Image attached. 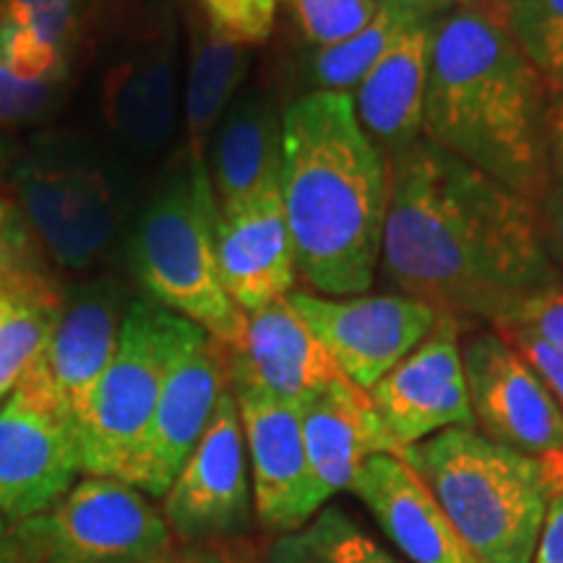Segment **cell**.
<instances>
[{"mask_svg":"<svg viewBox=\"0 0 563 563\" xmlns=\"http://www.w3.org/2000/svg\"><path fill=\"white\" fill-rule=\"evenodd\" d=\"M389 180L382 269L397 292L496 329L563 287L522 194L426 139L389 162Z\"/></svg>","mask_w":563,"mask_h":563,"instance_id":"6da1fadb","label":"cell"},{"mask_svg":"<svg viewBox=\"0 0 563 563\" xmlns=\"http://www.w3.org/2000/svg\"><path fill=\"white\" fill-rule=\"evenodd\" d=\"M389 162L365 136L350 91H308L282 112V203L311 292L363 295L382 266Z\"/></svg>","mask_w":563,"mask_h":563,"instance_id":"7a4b0ae2","label":"cell"},{"mask_svg":"<svg viewBox=\"0 0 563 563\" xmlns=\"http://www.w3.org/2000/svg\"><path fill=\"white\" fill-rule=\"evenodd\" d=\"M545 110L548 89L506 26L501 0L435 21L422 139L540 203L553 186Z\"/></svg>","mask_w":563,"mask_h":563,"instance_id":"3957f363","label":"cell"},{"mask_svg":"<svg viewBox=\"0 0 563 563\" xmlns=\"http://www.w3.org/2000/svg\"><path fill=\"white\" fill-rule=\"evenodd\" d=\"M399 456L428 485L477 561L532 563L545 517L538 456L490 441L477 428H449Z\"/></svg>","mask_w":563,"mask_h":563,"instance_id":"277c9868","label":"cell"},{"mask_svg":"<svg viewBox=\"0 0 563 563\" xmlns=\"http://www.w3.org/2000/svg\"><path fill=\"white\" fill-rule=\"evenodd\" d=\"M217 217L209 167L186 159L139 211L125 256L150 298L232 350L245 329V313L224 292L217 269Z\"/></svg>","mask_w":563,"mask_h":563,"instance_id":"5b68a950","label":"cell"},{"mask_svg":"<svg viewBox=\"0 0 563 563\" xmlns=\"http://www.w3.org/2000/svg\"><path fill=\"white\" fill-rule=\"evenodd\" d=\"M13 207L63 272L100 266L129 228L131 188L123 167L70 136H47L11 173Z\"/></svg>","mask_w":563,"mask_h":563,"instance_id":"8992f818","label":"cell"},{"mask_svg":"<svg viewBox=\"0 0 563 563\" xmlns=\"http://www.w3.org/2000/svg\"><path fill=\"white\" fill-rule=\"evenodd\" d=\"M207 332L154 298H139L123 319L115 355L81 422L84 475L121 477L144 439L175 363Z\"/></svg>","mask_w":563,"mask_h":563,"instance_id":"52a82bcc","label":"cell"},{"mask_svg":"<svg viewBox=\"0 0 563 563\" xmlns=\"http://www.w3.org/2000/svg\"><path fill=\"white\" fill-rule=\"evenodd\" d=\"M26 563H159L173 532L146 493L87 475L51 509L13 527Z\"/></svg>","mask_w":563,"mask_h":563,"instance_id":"ba28073f","label":"cell"},{"mask_svg":"<svg viewBox=\"0 0 563 563\" xmlns=\"http://www.w3.org/2000/svg\"><path fill=\"white\" fill-rule=\"evenodd\" d=\"M178 21L170 0H144L100 74V112L125 152L152 157L178 121Z\"/></svg>","mask_w":563,"mask_h":563,"instance_id":"9c48e42d","label":"cell"},{"mask_svg":"<svg viewBox=\"0 0 563 563\" xmlns=\"http://www.w3.org/2000/svg\"><path fill=\"white\" fill-rule=\"evenodd\" d=\"M79 431L40 357L0 407V517L11 527L47 511L76 485Z\"/></svg>","mask_w":563,"mask_h":563,"instance_id":"30bf717a","label":"cell"},{"mask_svg":"<svg viewBox=\"0 0 563 563\" xmlns=\"http://www.w3.org/2000/svg\"><path fill=\"white\" fill-rule=\"evenodd\" d=\"M162 517L173 538L188 545H222L256 522L249 449L232 386L220 397L199 446L165 493Z\"/></svg>","mask_w":563,"mask_h":563,"instance_id":"8fae6325","label":"cell"},{"mask_svg":"<svg viewBox=\"0 0 563 563\" xmlns=\"http://www.w3.org/2000/svg\"><path fill=\"white\" fill-rule=\"evenodd\" d=\"M287 298L334 357L342 376L365 391L405 361L439 319L431 306L402 292L327 298L292 290Z\"/></svg>","mask_w":563,"mask_h":563,"instance_id":"7c38bea8","label":"cell"},{"mask_svg":"<svg viewBox=\"0 0 563 563\" xmlns=\"http://www.w3.org/2000/svg\"><path fill=\"white\" fill-rule=\"evenodd\" d=\"M462 361L477 431L538 460L561 452V407L530 363L501 334L470 336L462 347Z\"/></svg>","mask_w":563,"mask_h":563,"instance_id":"4fadbf2b","label":"cell"},{"mask_svg":"<svg viewBox=\"0 0 563 563\" xmlns=\"http://www.w3.org/2000/svg\"><path fill=\"white\" fill-rule=\"evenodd\" d=\"M228 389V347L207 336L175 363L150 428L118 481L150 498H165L188 456L199 446L214 407Z\"/></svg>","mask_w":563,"mask_h":563,"instance_id":"5bb4252c","label":"cell"},{"mask_svg":"<svg viewBox=\"0 0 563 563\" xmlns=\"http://www.w3.org/2000/svg\"><path fill=\"white\" fill-rule=\"evenodd\" d=\"M368 394L399 449L449 428H475L460 347V321L439 313L431 334Z\"/></svg>","mask_w":563,"mask_h":563,"instance_id":"9a60e30c","label":"cell"},{"mask_svg":"<svg viewBox=\"0 0 563 563\" xmlns=\"http://www.w3.org/2000/svg\"><path fill=\"white\" fill-rule=\"evenodd\" d=\"M232 394L249 449L256 522L272 534L298 530L319 514L302 441L300 405L251 389H232Z\"/></svg>","mask_w":563,"mask_h":563,"instance_id":"2e32d148","label":"cell"},{"mask_svg":"<svg viewBox=\"0 0 563 563\" xmlns=\"http://www.w3.org/2000/svg\"><path fill=\"white\" fill-rule=\"evenodd\" d=\"M228 355L232 389L262 391L290 405H302L342 376L290 298L245 313L241 340Z\"/></svg>","mask_w":563,"mask_h":563,"instance_id":"e0dca14e","label":"cell"},{"mask_svg":"<svg viewBox=\"0 0 563 563\" xmlns=\"http://www.w3.org/2000/svg\"><path fill=\"white\" fill-rule=\"evenodd\" d=\"M214 249L224 292L243 313L287 298L298 279V264L282 188L220 211Z\"/></svg>","mask_w":563,"mask_h":563,"instance_id":"ac0fdd59","label":"cell"},{"mask_svg":"<svg viewBox=\"0 0 563 563\" xmlns=\"http://www.w3.org/2000/svg\"><path fill=\"white\" fill-rule=\"evenodd\" d=\"M302 441L313 477V504L321 511L352 481L371 456L402 454L371 394L340 376L300 405Z\"/></svg>","mask_w":563,"mask_h":563,"instance_id":"d6986e66","label":"cell"},{"mask_svg":"<svg viewBox=\"0 0 563 563\" xmlns=\"http://www.w3.org/2000/svg\"><path fill=\"white\" fill-rule=\"evenodd\" d=\"M125 313L129 308L123 306V287L115 279L76 287L66 298L51 344L40 355L55 397L76 431H81L97 384L115 355Z\"/></svg>","mask_w":563,"mask_h":563,"instance_id":"ffe728a7","label":"cell"},{"mask_svg":"<svg viewBox=\"0 0 563 563\" xmlns=\"http://www.w3.org/2000/svg\"><path fill=\"white\" fill-rule=\"evenodd\" d=\"M350 493L410 563H481L428 485L399 454L371 456Z\"/></svg>","mask_w":563,"mask_h":563,"instance_id":"44dd1931","label":"cell"},{"mask_svg":"<svg viewBox=\"0 0 563 563\" xmlns=\"http://www.w3.org/2000/svg\"><path fill=\"white\" fill-rule=\"evenodd\" d=\"M209 178L220 211L282 188V115L262 87L243 89L211 136Z\"/></svg>","mask_w":563,"mask_h":563,"instance_id":"7402d4cb","label":"cell"},{"mask_svg":"<svg viewBox=\"0 0 563 563\" xmlns=\"http://www.w3.org/2000/svg\"><path fill=\"white\" fill-rule=\"evenodd\" d=\"M433 26L435 21L422 24L394 42L352 95L361 129L382 150L386 162L397 159L422 139Z\"/></svg>","mask_w":563,"mask_h":563,"instance_id":"603a6c76","label":"cell"},{"mask_svg":"<svg viewBox=\"0 0 563 563\" xmlns=\"http://www.w3.org/2000/svg\"><path fill=\"white\" fill-rule=\"evenodd\" d=\"M253 63L251 47L214 34L203 24H191V55L186 76V159L207 165L209 141L224 110L243 91Z\"/></svg>","mask_w":563,"mask_h":563,"instance_id":"cb8c5ba5","label":"cell"},{"mask_svg":"<svg viewBox=\"0 0 563 563\" xmlns=\"http://www.w3.org/2000/svg\"><path fill=\"white\" fill-rule=\"evenodd\" d=\"M452 0H382L371 24L334 47L311 51L302 60V81L311 91H350L407 32L446 16Z\"/></svg>","mask_w":563,"mask_h":563,"instance_id":"d4e9b609","label":"cell"},{"mask_svg":"<svg viewBox=\"0 0 563 563\" xmlns=\"http://www.w3.org/2000/svg\"><path fill=\"white\" fill-rule=\"evenodd\" d=\"M262 563H405L347 511L327 504L308 525L274 534Z\"/></svg>","mask_w":563,"mask_h":563,"instance_id":"484cf974","label":"cell"},{"mask_svg":"<svg viewBox=\"0 0 563 563\" xmlns=\"http://www.w3.org/2000/svg\"><path fill=\"white\" fill-rule=\"evenodd\" d=\"M66 295L58 279L45 277L21 295L16 308L0 323V399L32 368L58 329Z\"/></svg>","mask_w":563,"mask_h":563,"instance_id":"4316f807","label":"cell"},{"mask_svg":"<svg viewBox=\"0 0 563 563\" xmlns=\"http://www.w3.org/2000/svg\"><path fill=\"white\" fill-rule=\"evenodd\" d=\"M501 11L548 97L563 95V0H501Z\"/></svg>","mask_w":563,"mask_h":563,"instance_id":"83f0119b","label":"cell"},{"mask_svg":"<svg viewBox=\"0 0 563 563\" xmlns=\"http://www.w3.org/2000/svg\"><path fill=\"white\" fill-rule=\"evenodd\" d=\"M95 5L97 0H0V21L51 40L74 58Z\"/></svg>","mask_w":563,"mask_h":563,"instance_id":"f1b7e54d","label":"cell"},{"mask_svg":"<svg viewBox=\"0 0 563 563\" xmlns=\"http://www.w3.org/2000/svg\"><path fill=\"white\" fill-rule=\"evenodd\" d=\"M298 21L302 40L321 47L342 45L363 32L378 13L382 0H287Z\"/></svg>","mask_w":563,"mask_h":563,"instance_id":"f546056e","label":"cell"},{"mask_svg":"<svg viewBox=\"0 0 563 563\" xmlns=\"http://www.w3.org/2000/svg\"><path fill=\"white\" fill-rule=\"evenodd\" d=\"M203 21L214 34L253 47L269 40L279 0H199Z\"/></svg>","mask_w":563,"mask_h":563,"instance_id":"4dcf8cb0","label":"cell"},{"mask_svg":"<svg viewBox=\"0 0 563 563\" xmlns=\"http://www.w3.org/2000/svg\"><path fill=\"white\" fill-rule=\"evenodd\" d=\"M66 81H30L21 79L3 53H0V125L24 129L45 121L60 104Z\"/></svg>","mask_w":563,"mask_h":563,"instance_id":"1f68e13d","label":"cell"},{"mask_svg":"<svg viewBox=\"0 0 563 563\" xmlns=\"http://www.w3.org/2000/svg\"><path fill=\"white\" fill-rule=\"evenodd\" d=\"M51 274L45 264V251L21 211L13 207L9 222L0 232V287H16Z\"/></svg>","mask_w":563,"mask_h":563,"instance_id":"d6a6232c","label":"cell"},{"mask_svg":"<svg viewBox=\"0 0 563 563\" xmlns=\"http://www.w3.org/2000/svg\"><path fill=\"white\" fill-rule=\"evenodd\" d=\"M545 475V517L532 563H563V449L540 456Z\"/></svg>","mask_w":563,"mask_h":563,"instance_id":"836d02e7","label":"cell"},{"mask_svg":"<svg viewBox=\"0 0 563 563\" xmlns=\"http://www.w3.org/2000/svg\"><path fill=\"white\" fill-rule=\"evenodd\" d=\"M493 332L501 334L504 340L530 363V368L538 373L540 382L545 384V389L551 391L555 405H559L563 412V352L522 327H501L493 329Z\"/></svg>","mask_w":563,"mask_h":563,"instance_id":"e575fe53","label":"cell"},{"mask_svg":"<svg viewBox=\"0 0 563 563\" xmlns=\"http://www.w3.org/2000/svg\"><path fill=\"white\" fill-rule=\"evenodd\" d=\"M501 327L530 329V332L538 334L540 340H545L548 344H553L555 350L563 352V287L561 290L545 292L540 295V298L530 300L525 308H519L509 321L501 323Z\"/></svg>","mask_w":563,"mask_h":563,"instance_id":"d590c367","label":"cell"},{"mask_svg":"<svg viewBox=\"0 0 563 563\" xmlns=\"http://www.w3.org/2000/svg\"><path fill=\"white\" fill-rule=\"evenodd\" d=\"M540 209V230H543V243L551 262L563 274V183H555L548 188Z\"/></svg>","mask_w":563,"mask_h":563,"instance_id":"8d00e7d4","label":"cell"},{"mask_svg":"<svg viewBox=\"0 0 563 563\" xmlns=\"http://www.w3.org/2000/svg\"><path fill=\"white\" fill-rule=\"evenodd\" d=\"M545 141H548V162H551L553 180L563 183V95L548 97Z\"/></svg>","mask_w":563,"mask_h":563,"instance_id":"74e56055","label":"cell"},{"mask_svg":"<svg viewBox=\"0 0 563 563\" xmlns=\"http://www.w3.org/2000/svg\"><path fill=\"white\" fill-rule=\"evenodd\" d=\"M159 563H256L224 545H191L183 553L165 555ZM262 563V561H258Z\"/></svg>","mask_w":563,"mask_h":563,"instance_id":"f35d334b","label":"cell"},{"mask_svg":"<svg viewBox=\"0 0 563 563\" xmlns=\"http://www.w3.org/2000/svg\"><path fill=\"white\" fill-rule=\"evenodd\" d=\"M0 563H26L13 538V527L3 517H0Z\"/></svg>","mask_w":563,"mask_h":563,"instance_id":"ab89813d","label":"cell"},{"mask_svg":"<svg viewBox=\"0 0 563 563\" xmlns=\"http://www.w3.org/2000/svg\"><path fill=\"white\" fill-rule=\"evenodd\" d=\"M51 277V274H42V277L32 279V282H24V285H16V287H0V323H3L5 316H9L13 308H16V302L21 300V295H24L30 287L34 285V282Z\"/></svg>","mask_w":563,"mask_h":563,"instance_id":"60d3db41","label":"cell"},{"mask_svg":"<svg viewBox=\"0 0 563 563\" xmlns=\"http://www.w3.org/2000/svg\"><path fill=\"white\" fill-rule=\"evenodd\" d=\"M11 211H13V203H5V201H0V232H3L5 222H9Z\"/></svg>","mask_w":563,"mask_h":563,"instance_id":"b9f144b4","label":"cell"},{"mask_svg":"<svg viewBox=\"0 0 563 563\" xmlns=\"http://www.w3.org/2000/svg\"><path fill=\"white\" fill-rule=\"evenodd\" d=\"M454 9H470V5H483L488 3V0H452Z\"/></svg>","mask_w":563,"mask_h":563,"instance_id":"7bdbcfd3","label":"cell"}]
</instances>
